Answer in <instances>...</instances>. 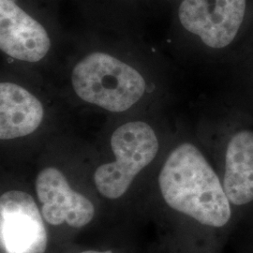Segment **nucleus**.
<instances>
[{"instance_id": "nucleus-1", "label": "nucleus", "mask_w": 253, "mask_h": 253, "mask_svg": "<svg viewBox=\"0 0 253 253\" xmlns=\"http://www.w3.org/2000/svg\"><path fill=\"white\" fill-rule=\"evenodd\" d=\"M159 188L166 206L209 233L222 248L237 225L214 165L197 145L183 142L168 154L159 173Z\"/></svg>"}, {"instance_id": "nucleus-2", "label": "nucleus", "mask_w": 253, "mask_h": 253, "mask_svg": "<svg viewBox=\"0 0 253 253\" xmlns=\"http://www.w3.org/2000/svg\"><path fill=\"white\" fill-rule=\"evenodd\" d=\"M72 84L81 100L114 113L132 107L145 91L141 73L128 64L101 52L87 54L76 64Z\"/></svg>"}, {"instance_id": "nucleus-3", "label": "nucleus", "mask_w": 253, "mask_h": 253, "mask_svg": "<svg viewBox=\"0 0 253 253\" xmlns=\"http://www.w3.org/2000/svg\"><path fill=\"white\" fill-rule=\"evenodd\" d=\"M116 161L100 165L94 182L100 194L108 199L124 195L136 175L152 163L160 149L153 128L142 121L127 122L111 137Z\"/></svg>"}, {"instance_id": "nucleus-4", "label": "nucleus", "mask_w": 253, "mask_h": 253, "mask_svg": "<svg viewBox=\"0 0 253 253\" xmlns=\"http://www.w3.org/2000/svg\"><path fill=\"white\" fill-rule=\"evenodd\" d=\"M216 169L239 222L253 212V124L229 125L220 138Z\"/></svg>"}, {"instance_id": "nucleus-5", "label": "nucleus", "mask_w": 253, "mask_h": 253, "mask_svg": "<svg viewBox=\"0 0 253 253\" xmlns=\"http://www.w3.org/2000/svg\"><path fill=\"white\" fill-rule=\"evenodd\" d=\"M253 0H181L182 27L211 49L231 45L244 27Z\"/></svg>"}, {"instance_id": "nucleus-6", "label": "nucleus", "mask_w": 253, "mask_h": 253, "mask_svg": "<svg viewBox=\"0 0 253 253\" xmlns=\"http://www.w3.org/2000/svg\"><path fill=\"white\" fill-rule=\"evenodd\" d=\"M0 242L3 253H45L47 231L30 194L10 190L1 195Z\"/></svg>"}, {"instance_id": "nucleus-7", "label": "nucleus", "mask_w": 253, "mask_h": 253, "mask_svg": "<svg viewBox=\"0 0 253 253\" xmlns=\"http://www.w3.org/2000/svg\"><path fill=\"white\" fill-rule=\"evenodd\" d=\"M35 188L47 223L54 226L67 223L73 228H82L93 219V204L71 188L60 170L54 167L42 170L37 175Z\"/></svg>"}, {"instance_id": "nucleus-8", "label": "nucleus", "mask_w": 253, "mask_h": 253, "mask_svg": "<svg viewBox=\"0 0 253 253\" xmlns=\"http://www.w3.org/2000/svg\"><path fill=\"white\" fill-rule=\"evenodd\" d=\"M51 48L44 27L15 0H0V49L14 59L39 62Z\"/></svg>"}, {"instance_id": "nucleus-9", "label": "nucleus", "mask_w": 253, "mask_h": 253, "mask_svg": "<svg viewBox=\"0 0 253 253\" xmlns=\"http://www.w3.org/2000/svg\"><path fill=\"white\" fill-rule=\"evenodd\" d=\"M42 102L16 84H0V139L11 140L33 133L43 119Z\"/></svg>"}, {"instance_id": "nucleus-10", "label": "nucleus", "mask_w": 253, "mask_h": 253, "mask_svg": "<svg viewBox=\"0 0 253 253\" xmlns=\"http://www.w3.org/2000/svg\"><path fill=\"white\" fill-rule=\"evenodd\" d=\"M228 246L232 253H253V212L237 223Z\"/></svg>"}, {"instance_id": "nucleus-11", "label": "nucleus", "mask_w": 253, "mask_h": 253, "mask_svg": "<svg viewBox=\"0 0 253 253\" xmlns=\"http://www.w3.org/2000/svg\"><path fill=\"white\" fill-rule=\"evenodd\" d=\"M79 253H114L112 252H95V251H87V252H83Z\"/></svg>"}]
</instances>
